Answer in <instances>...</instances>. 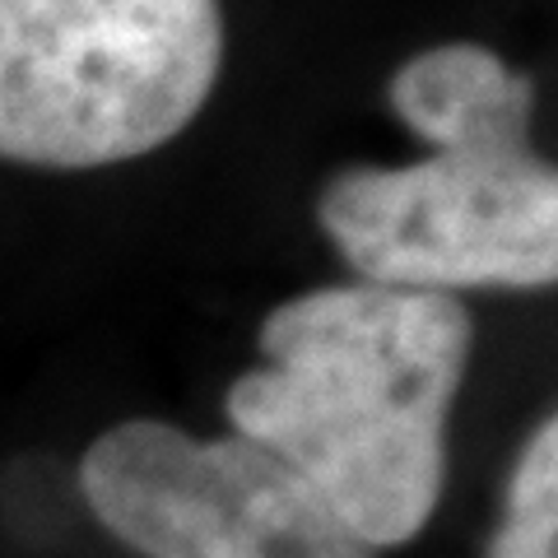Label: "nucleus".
<instances>
[{
	"mask_svg": "<svg viewBox=\"0 0 558 558\" xmlns=\"http://www.w3.org/2000/svg\"><path fill=\"white\" fill-rule=\"evenodd\" d=\"M488 558H558V414L531 433L517 457Z\"/></svg>",
	"mask_w": 558,
	"mask_h": 558,
	"instance_id": "obj_5",
	"label": "nucleus"
},
{
	"mask_svg": "<svg viewBox=\"0 0 558 558\" xmlns=\"http://www.w3.org/2000/svg\"><path fill=\"white\" fill-rule=\"evenodd\" d=\"M461 299L391 284H330L260 322V363L223 414L266 447L373 554L410 545L447 480V418L470 368Z\"/></svg>",
	"mask_w": 558,
	"mask_h": 558,
	"instance_id": "obj_1",
	"label": "nucleus"
},
{
	"mask_svg": "<svg viewBox=\"0 0 558 558\" xmlns=\"http://www.w3.org/2000/svg\"><path fill=\"white\" fill-rule=\"evenodd\" d=\"M80 494L140 558H377L317 488L238 433L112 424L84 447Z\"/></svg>",
	"mask_w": 558,
	"mask_h": 558,
	"instance_id": "obj_4",
	"label": "nucleus"
},
{
	"mask_svg": "<svg viewBox=\"0 0 558 558\" xmlns=\"http://www.w3.org/2000/svg\"><path fill=\"white\" fill-rule=\"evenodd\" d=\"M414 163L336 172L317 223L368 284L461 299L558 284V163L531 145L535 89L480 43H442L391 75Z\"/></svg>",
	"mask_w": 558,
	"mask_h": 558,
	"instance_id": "obj_2",
	"label": "nucleus"
},
{
	"mask_svg": "<svg viewBox=\"0 0 558 558\" xmlns=\"http://www.w3.org/2000/svg\"><path fill=\"white\" fill-rule=\"evenodd\" d=\"M223 47V0H0V159H145L205 112Z\"/></svg>",
	"mask_w": 558,
	"mask_h": 558,
	"instance_id": "obj_3",
	"label": "nucleus"
}]
</instances>
